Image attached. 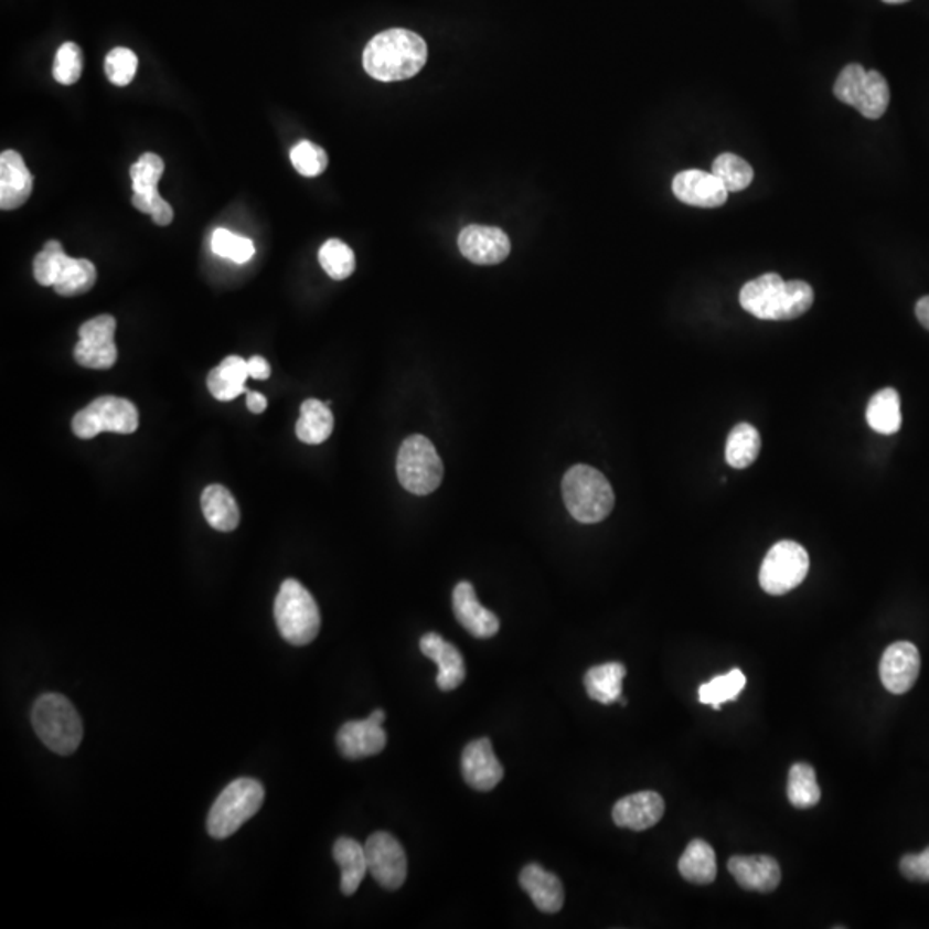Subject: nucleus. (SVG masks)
<instances>
[{
    "instance_id": "obj_1",
    "label": "nucleus",
    "mask_w": 929,
    "mask_h": 929,
    "mask_svg": "<svg viewBox=\"0 0 929 929\" xmlns=\"http://www.w3.org/2000/svg\"><path fill=\"white\" fill-rule=\"evenodd\" d=\"M426 63V40L403 28L377 33L364 51V70L380 82L414 78Z\"/></svg>"
},
{
    "instance_id": "obj_2",
    "label": "nucleus",
    "mask_w": 929,
    "mask_h": 929,
    "mask_svg": "<svg viewBox=\"0 0 929 929\" xmlns=\"http://www.w3.org/2000/svg\"><path fill=\"white\" fill-rule=\"evenodd\" d=\"M740 305L761 321H792L812 307L814 291L805 281H783L778 274H762L740 289Z\"/></svg>"
},
{
    "instance_id": "obj_3",
    "label": "nucleus",
    "mask_w": 929,
    "mask_h": 929,
    "mask_svg": "<svg viewBox=\"0 0 929 929\" xmlns=\"http://www.w3.org/2000/svg\"><path fill=\"white\" fill-rule=\"evenodd\" d=\"M562 492L568 512L580 524H598L615 506L613 488L589 464H574L563 477Z\"/></svg>"
},
{
    "instance_id": "obj_4",
    "label": "nucleus",
    "mask_w": 929,
    "mask_h": 929,
    "mask_svg": "<svg viewBox=\"0 0 929 929\" xmlns=\"http://www.w3.org/2000/svg\"><path fill=\"white\" fill-rule=\"evenodd\" d=\"M32 723L40 740L52 752L70 756L82 744V718L64 695H40L33 704Z\"/></svg>"
},
{
    "instance_id": "obj_5",
    "label": "nucleus",
    "mask_w": 929,
    "mask_h": 929,
    "mask_svg": "<svg viewBox=\"0 0 929 929\" xmlns=\"http://www.w3.org/2000/svg\"><path fill=\"white\" fill-rule=\"evenodd\" d=\"M279 633L289 644L307 645L321 630V611L312 594L295 578H288L274 602Z\"/></svg>"
},
{
    "instance_id": "obj_6",
    "label": "nucleus",
    "mask_w": 929,
    "mask_h": 929,
    "mask_svg": "<svg viewBox=\"0 0 929 929\" xmlns=\"http://www.w3.org/2000/svg\"><path fill=\"white\" fill-rule=\"evenodd\" d=\"M264 797L266 790L260 781L239 778L229 783L209 812V835L224 840L238 832L263 808Z\"/></svg>"
},
{
    "instance_id": "obj_7",
    "label": "nucleus",
    "mask_w": 929,
    "mask_h": 929,
    "mask_svg": "<svg viewBox=\"0 0 929 929\" xmlns=\"http://www.w3.org/2000/svg\"><path fill=\"white\" fill-rule=\"evenodd\" d=\"M398 481L406 491L427 496L441 485L445 467L433 442L415 434L403 441L396 458Z\"/></svg>"
},
{
    "instance_id": "obj_8",
    "label": "nucleus",
    "mask_w": 929,
    "mask_h": 929,
    "mask_svg": "<svg viewBox=\"0 0 929 929\" xmlns=\"http://www.w3.org/2000/svg\"><path fill=\"white\" fill-rule=\"evenodd\" d=\"M833 94L867 119L882 118L890 104V86L885 76L878 71H866L861 64H848L842 70Z\"/></svg>"
},
{
    "instance_id": "obj_9",
    "label": "nucleus",
    "mask_w": 929,
    "mask_h": 929,
    "mask_svg": "<svg viewBox=\"0 0 929 929\" xmlns=\"http://www.w3.org/2000/svg\"><path fill=\"white\" fill-rule=\"evenodd\" d=\"M137 406L118 396H100L73 418V433L79 439H94L100 433L134 434L138 429Z\"/></svg>"
},
{
    "instance_id": "obj_10",
    "label": "nucleus",
    "mask_w": 929,
    "mask_h": 929,
    "mask_svg": "<svg viewBox=\"0 0 929 929\" xmlns=\"http://www.w3.org/2000/svg\"><path fill=\"white\" fill-rule=\"evenodd\" d=\"M809 572L808 551L793 541H780L768 551L761 570L759 584L771 596H783L801 586Z\"/></svg>"
},
{
    "instance_id": "obj_11",
    "label": "nucleus",
    "mask_w": 929,
    "mask_h": 929,
    "mask_svg": "<svg viewBox=\"0 0 929 929\" xmlns=\"http://www.w3.org/2000/svg\"><path fill=\"white\" fill-rule=\"evenodd\" d=\"M116 319L113 316L95 317L79 328L75 359L82 367L107 371L118 362V348L114 343Z\"/></svg>"
},
{
    "instance_id": "obj_12",
    "label": "nucleus",
    "mask_w": 929,
    "mask_h": 929,
    "mask_svg": "<svg viewBox=\"0 0 929 929\" xmlns=\"http://www.w3.org/2000/svg\"><path fill=\"white\" fill-rule=\"evenodd\" d=\"M365 854L369 873L374 876L375 882L386 890H398L408 873L405 848L398 840L386 832L374 833L365 844Z\"/></svg>"
},
{
    "instance_id": "obj_13",
    "label": "nucleus",
    "mask_w": 929,
    "mask_h": 929,
    "mask_svg": "<svg viewBox=\"0 0 929 929\" xmlns=\"http://www.w3.org/2000/svg\"><path fill=\"white\" fill-rule=\"evenodd\" d=\"M458 248L477 266H496L510 255L512 243L500 227L472 224L463 227L458 236Z\"/></svg>"
},
{
    "instance_id": "obj_14",
    "label": "nucleus",
    "mask_w": 929,
    "mask_h": 929,
    "mask_svg": "<svg viewBox=\"0 0 929 929\" xmlns=\"http://www.w3.org/2000/svg\"><path fill=\"white\" fill-rule=\"evenodd\" d=\"M921 672V656L910 642H895L883 652L879 676L891 694H906L916 684Z\"/></svg>"
},
{
    "instance_id": "obj_15",
    "label": "nucleus",
    "mask_w": 929,
    "mask_h": 929,
    "mask_svg": "<svg viewBox=\"0 0 929 929\" xmlns=\"http://www.w3.org/2000/svg\"><path fill=\"white\" fill-rule=\"evenodd\" d=\"M461 773L464 781L477 792L496 789L503 780L504 769L492 750L489 738H479L464 747L461 754Z\"/></svg>"
},
{
    "instance_id": "obj_16",
    "label": "nucleus",
    "mask_w": 929,
    "mask_h": 929,
    "mask_svg": "<svg viewBox=\"0 0 929 929\" xmlns=\"http://www.w3.org/2000/svg\"><path fill=\"white\" fill-rule=\"evenodd\" d=\"M672 188L680 202L703 209L722 207L730 193L713 172L701 169L679 172Z\"/></svg>"
},
{
    "instance_id": "obj_17",
    "label": "nucleus",
    "mask_w": 929,
    "mask_h": 929,
    "mask_svg": "<svg viewBox=\"0 0 929 929\" xmlns=\"http://www.w3.org/2000/svg\"><path fill=\"white\" fill-rule=\"evenodd\" d=\"M453 611L458 623L477 639H491L500 630V618L479 602L470 583L455 587Z\"/></svg>"
},
{
    "instance_id": "obj_18",
    "label": "nucleus",
    "mask_w": 929,
    "mask_h": 929,
    "mask_svg": "<svg viewBox=\"0 0 929 929\" xmlns=\"http://www.w3.org/2000/svg\"><path fill=\"white\" fill-rule=\"evenodd\" d=\"M728 871L744 890L769 894L781 882L780 864L769 855H734L728 861Z\"/></svg>"
},
{
    "instance_id": "obj_19",
    "label": "nucleus",
    "mask_w": 929,
    "mask_h": 929,
    "mask_svg": "<svg viewBox=\"0 0 929 929\" xmlns=\"http://www.w3.org/2000/svg\"><path fill=\"white\" fill-rule=\"evenodd\" d=\"M337 743L344 758L355 761V759L371 758L375 754L383 752L387 735L383 725L375 723L369 716L360 722L344 723L338 732Z\"/></svg>"
},
{
    "instance_id": "obj_20",
    "label": "nucleus",
    "mask_w": 929,
    "mask_h": 929,
    "mask_svg": "<svg viewBox=\"0 0 929 929\" xmlns=\"http://www.w3.org/2000/svg\"><path fill=\"white\" fill-rule=\"evenodd\" d=\"M33 192V177L17 150L0 156V207L14 211L23 207Z\"/></svg>"
},
{
    "instance_id": "obj_21",
    "label": "nucleus",
    "mask_w": 929,
    "mask_h": 929,
    "mask_svg": "<svg viewBox=\"0 0 929 929\" xmlns=\"http://www.w3.org/2000/svg\"><path fill=\"white\" fill-rule=\"evenodd\" d=\"M664 814L663 797L656 792H639L623 797L615 804L613 821L620 829L644 832L660 823Z\"/></svg>"
},
{
    "instance_id": "obj_22",
    "label": "nucleus",
    "mask_w": 929,
    "mask_h": 929,
    "mask_svg": "<svg viewBox=\"0 0 929 929\" xmlns=\"http://www.w3.org/2000/svg\"><path fill=\"white\" fill-rule=\"evenodd\" d=\"M420 651L438 664V687L442 692L460 687L467 676L464 660L453 644H449L439 633L429 632L420 639Z\"/></svg>"
},
{
    "instance_id": "obj_23",
    "label": "nucleus",
    "mask_w": 929,
    "mask_h": 929,
    "mask_svg": "<svg viewBox=\"0 0 929 929\" xmlns=\"http://www.w3.org/2000/svg\"><path fill=\"white\" fill-rule=\"evenodd\" d=\"M520 885L527 891L532 903L541 912L555 914L565 904V891L558 876L540 864H528L520 873Z\"/></svg>"
},
{
    "instance_id": "obj_24",
    "label": "nucleus",
    "mask_w": 929,
    "mask_h": 929,
    "mask_svg": "<svg viewBox=\"0 0 929 929\" xmlns=\"http://www.w3.org/2000/svg\"><path fill=\"white\" fill-rule=\"evenodd\" d=\"M332 855H334L338 866L341 867V891L344 895L355 894L369 871L365 845L359 844L356 840L343 836V839L337 840V844L332 848Z\"/></svg>"
},
{
    "instance_id": "obj_25",
    "label": "nucleus",
    "mask_w": 929,
    "mask_h": 929,
    "mask_svg": "<svg viewBox=\"0 0 929 929\" xmlns=\"http://www.w3.org/2000/svg\"><path fill=\"white\" fill-rule=\"evenodd\" d=\"M203 515L215 531L231 532L239 525V508L224 485L212 484L202 494Z\"/></svg>"
},
{
    "instance_id": "obj_26",
    "label": "nucleus",
    "mask_w": 929,
    "mask_h": 929,
    "mask_svg": "<svg viewBox=\"0 0 929 929\" xmlns=\"http://www.w3.org/2000/svg\"><path fill=\"white\" fill-rule=\"evenodd\" d=\"M334 429V417L328 403L319 399H305L301 403L300 418L297 423V438L305 445H322L328 441Z\"/></svg>"
},
{
    "instance_id": "obj_27",
    "label": "nucleus",
    "mask_w": 929,
    "mask_h": 929,
    "mask_svg": "<svg viewBox=\"0 0 929 929\" xmlns=\"http://www.w3.org/2000/svg\"><path fill=\"white\" fill-rule=\"evenodd\" d=\"M627 675V668L621 663H605L590 668L584 676L587 694L596 703L613 704L621 697V684Z\"/></svg>"
},
{
    "instance_id": "obj_28",
    "label": "nucleus",
    "mask_w": 929,
    "mask_h": 929,
    "mask_svg": "<svg viewBox=\"0 0 929 929\" xmlns=\"http://www.w3.org/2000/svg\"><path fill=\"white\" fill-rule=\"evenodd\" d=\"M679 871L684 879L694 885H709L715 882L718 873L715 851L704 840H692L680 857Z\"/></svg>"
},
{
    "instance_id": "obj_29",
    "label": "nucleus",
    "mask_w": 929,
    "mask_h": 929,
    "mask_svg": "<svg viewBox=\"0 0 929 929\" xmlns=\"http://www.w3.org/2000/svg\"><path fill=\"white\" fill-rule=\"evenodd\" d=\"M866 418L871 429L883 436L898 433L903 426V412L897 391L891 387L878 391L867 405Z\"/></svg>"
},
{
    "instance_id": "obj_30",
    "label": "nucleus",
    "mask_w": 929,
    "mask_h": 929,
    "mask_svg": "<svg viewBox=\"0 0 929 929\" xmlns=\"http://www.w3.org/2000/svg\"><path fill=\"white\" fill-rule=\"evenodd\" d=\"M761 449V438L756 427L743 423L732 429L728 434L725 458L734 469H747L756 461Z\"/></svg>"
},
{
    "instance_id": "obj_31",
    "label": "nucleus",
    "mask_w": 929,
    "mask_h": 929,
    "mask_svg": "<svg viewBox=\"0 0 929 929\" xmlns=\"http://www.w3.org/2000/svg\"><path fill=\"white\" fill-rule=\"evenodd\" d=\"M95 282H97V269H95L94 263L86 260V258L70 257L60 279L55 281L52 288L61 297H79V295L88 293L94 288Z\"/></svg>"
},
{
    "instance_id": "obj_32",
    "label": "nucleus",
    "mask_w": 929,
    "mask_h": 929,
    "mask_svg": "<svg viewBox=\"0 0 929 929\" xmlns=\"http://www.w3.org/2000/svg\"><path fill=\"white\" fill-rule=\"evenodd\" d=\"M787 795L790 804L797 809H809L820 802L821 789L818 786L816 771L805 762H797L790 768Z\"/></svg>"
},
{
    "instance_id": "obj_33",
    "label": "nucleus",
    "mask_w": 929,
    "mask_h": 929,
    "mask_svg": "<svg viewBox=\"0 0 929 929\" xmlns=\"http://www.w3.org/2000/svg\"><path fill=\"white\" fill-rule=\"evenodd\" d=\"M746 687V675L740 670H732L725 675L715 676L707 684L700 687V701L707 706L719 709L722 704L737 700L738 694Z\"/></svg>"
},
{
    "instance_id": "obj_34",
    "label": "nucleus",
    "mask_w": 929,
    "mask_h": 929,
    "mask_svg": "<svg viewBox=\"0 0 929 929\" xmlns=\"http://www.w3.org/2000/svg\"><path fill=\"white\" fill-rule=\"evenodd\" d=\"M319 263L334 281L350 278L355 270V254L341 239H329L319 250Z\"/></svg>"
},
{
    "instance_id": "obj_35",
    "label": "nucleus",
    "mask_w": 929,
    "mask_h": 929,
    "mask_svg": "<svg viewBox=\"0 0 929 929\" xmlns=\"http://www.w3.org/2000/svg\"><path fill=\"white\" fill-rule=\"evenodd\" d=\"M713 174L725 184L728 192H743L754 180L752 168L735 153H722L716 157Z\"/></svg>"
},
{
    "instance_id": "obj_36",
    "label": "nucleus",
    "mask_w": 929,
    "mask_h": 929,
    "mask_svg": "<svg viewBox=\"0 0 929 929\" xmlns=\"http://www.w3.org/2000/svg\"><path fill=\"white\" fill-rule=\"evenodd\" d=\"M67 260H70V257H67L63 245L57 239L45 243L43 250L33 260V276H35L36 282L40 286H54L55 281L60 279Z\"/></svg>"
},
{
    "instance_id": "obj_37",
    "label": "nucleus",
    "mask_w": 929,
    "mask_h": 929,
    "mask_svg": "<svg viewBox=\"0 0 929 929\" xmlns=\"http://www.w3.org/2000/svg\"><path fill=\"white\" fill-rule=\"evenodd\" d=\"M211 246L215 255L229 258L236 264L248 263L255 255V245L252 239L235 235L224 227H220L212 233Z\"/></svg>"
},
{
    "instance_id": "obj_38",
    "label": "nucleus",
    "mask_w": 929,
    "mask_h": 929,
    "mask_svg": "<svg viewBox=\"0 0 929 929\" xmlns=\"http://www.w3.org/2000/svg\"><path fill=\"white\" fill-rule=\"evenodd\" d=\"M162 174H164V161L161 157L156 153H143L137 164L129 169L134 193L147 195V193L157 192V184L161 181Z\"/></svg>"
},
{
    "instance_id": "obj_39",
    "label": "nucleus",
    "mask_w": 929,
    "mask_h": 929,
    "mask_svg": "<svg viewBox=\"0 0 929 929\" xmlns=\"http://www.w3.org/2000/svg\"><path fill=\"white\" fill-rule=\"evenodd\" d=\"M82 73L83 52L78 43H63L55 54L54 67H52L55 82L66 86L75 85L82 78Z\"/></svg>"
},
{
    "instance_id": "obj_40",
    "label": "nucleus",
    "mask_w": 929,
    "mask_h": 929,
    "mask_svg": "<svg viewBox=\"0 0 929 929\" xmlns=\"http://www.w3.org/2000/svg\"><path fill=\"white\" fill-rule=\"evenodd\" d=\"M328 153L319 145L303 140L291 149V164L301 177L316 178L328 168Z\"/></svg>"
},
{
    "instance_id": "obj_41",
    "label": "nucleus",
    "mask_w": 929,
    "mask_h": 929,
    "mask_svg": "<svg viewBox=\"0 0 929 929\" xmlns=\"http://www.w3.org/2000/svg\"><path fill=\"white\" fill-rule=\"evenodd\" d=\"M106 75L110 83L118 86H128L134 82L138 70V57L131 49L116 47L107 54Z\"/></svg>"
},
{
    "instance_id": "obj_42",
    "label": "nucleus",
    "mask_w": 929,
    "mask_h": 929,
    "mask_svg": "<svg viewBox=\"0 0 929 929\" xmlns=\"http://www.w3.org/2000/svg\"><path fill=\"white\" fill-rule=\"evenodd\" d=\"M207 386L211 395L220 402H233L248 391L245 384L229 377L221 367L212 369L207 377Z\"/></svg>"
},
{
    "instance_id": "obj_43",
    "label": "nucleus",
    "mask_w": 929,
    "mask_h": 929,
    "mask_svg": "<svg viewBox=\"0 0 929 929\" xmlns=\"http://www.w3.org/2000/svg\"><path fill=\"white\" fill-rule=\"evenodd\" d=\"M900 871L910 882L929 883V847L921 854L904 855Z\"/></svg>"
},
{
    "instance_id": "obj_44",
    "label": "nucleus",
    "mask_w": 929,
    "mask_h": 929,
    "mask_svg": "<svg viewBox=\"0 0 929 929\" xmlns=\"http://www.w3.org/2000/svg\"><path fill=\"white\" fill-rule=\"evenodd\" d=\"M161 193L153 192L147 193V195H141V193H134V199H131V203H134V207L137 211L143 212V214H153L157 207H159V203L162 202Z\"/></svg>"
},
{
    "instance_id": "obj_45",
    "label": "nucleus",
    "mask_w": 929,
    "mask_h": 929,
    "mask_svg": "<svg viewBox=\"0 0 929 929\" xmlns=\"http://www.w3.org/2000/svg\"><path fill=\"white\" fill-rule=\"evenodd\" d=\"M248 374L257 381H266L270 377V365L263 356H252L248 360Z\"/></svg>"
},
{
    "instance_id": "obj_46",
    "label": "nucleus",
    "mask_w": 929,
    "mask_h": 929,
    "mask_svg": "<svg viewBox=\"0 0 929 929\" xmlns=\"http://www.w3.org/2000/svg\"><path fill=\"white\" fill-rule=\"evenodd\" d=\"M152 220L153 223L159 224V226H169V224L172 223V220H174V211H172L171 205H169L165 200H162V202L159 203V207L153 211Z\"/></svg>"
},
{
    "instance_id": "obj_47",
    "label": "nucleus",
    "mask_w": 929,
    "mask_h": 929,
    "mask_svg": "<svg viewBox=\"0 0 929 929\" xmlns=\"http://www.w3.org/2000/svg\"><path fill=\"white\" fill-rule=\"evenodd\" d=\"M246 406L252 414H263L267 408L266 396L254 393V391H246Z\"/></svg>"
},
{
    "instance_id": "obj_48",
    "label": "nucleus",
    "mask_w": 929,
    "mask_h": 929,
    "mask_svg": "<svg viewBox=\"0 0 929 929\" xmlns=\"http://www.w3.org/2000/svg\"><path fill=\"white\" fill-rule=\"evenodd\" d=\"M916 317L921 322L922 328L929 331V297L921 298L916 305Z\"/></svg>"
},
{
    "instance_id": "obj_49",
    "label": "nucleus",
    "mask_w": 929,
    "mask_h": 929,
    "mask_svg": "<svg viewBox=\"0 0 929 929\" xmlns=\"http://www.w3.org/2000/svg\"><path fill=\"white\" fill-rule=\"evenodd\" d=\"M371 718L374 719L375 723H381L383 725L384 719H386V713L383 709H375L372 713Z\"/></svg>"
},
{
    "instance_id": "obj_50",
    "label": "nucleus",
    "mask_w": 929,
    "mask_h": 929,
    "mask_svg": "<svg viewBox=\"0 0 929 929\" xmlns=\"http://www.w3.org/2000/svg\"><path fill=\"white\" fill-rule=\"evenodd\" d=\"M885 4H904V2H909V0H883Z\"/></svg>"
}]
</instances>
